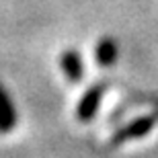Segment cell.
<instances>
[{
	"label": "cell",
	"instance_id": "obj_3",
	"mask_svg": "<svg viewBox=\"0 0 158 158\" xmlns=\"http://www.w3.org/2000/svg\"><path fill=\"white\" fill-rule=\"evenodd\" d=\"M60 68L64 72V76L70 82H78L84 76V66H82V58L76 49H64L60 56Z\"/></svg>",
	"mask_w": 158,
	"mask_h": 158
},
{
	"label": "cell",
	"instance_id": "obj_5",
	"mask_svg": "<svg viewBox=\"0 0 158 158\" xmlns=\"http://www.w3.org/2000/svg\"><path fill=\"white\" fill-rule=\"evenodd\" d=\"M117 56H119V47L115 43V39L111 37H101L97 47H94V60L97 64L107 68V66H113L117 62Z\"/></svg>",
	"mask_w": 158,
	"mask_h": 158
},
{
	"label": "cell",
	"instance_id": "obj_2",
	"mask_svg": "<svg viewBox=\"0 0 158 158\" xmlns=\"http://www.w3.org/2000/svg\"><path fill=\"white\" fill-rule=\"evenodd\" d=\"M105 90H107L105 82H97V84H93L86 93L82 94V99L78 101V107H76L78 121L88 123L90 119L94 117V113L99 111V105H101V99H103Z\"/></svg>",
	"mask_w": 158,
	"mask_h": 158
},
{
	"label": "cell",
	"instance_id": "obj_4",
	"mask_svg": "<svg viewBox=\"0 0 158 158\" xmlns=\"http://www.w3.org/2000/svg\"><path fill=\"white\" fill-rule=\"evenodd\" d=\"M17 125V109L8 90L0 82V134H8Z\"/></svg>",
	"mask_w": 158,
	"mask_h": 158
},
{
	"label": "cell",
	"instance_id": "obj_1",
	"mask_svg": "<svg viewBox=\"0 0 158 158\" xmlns=\"http://www.w3.org/2000/svg\"><path fill=\"white\" fill-rule=\"evenodd\" d=\"M156 123H158V115H142V117L129 121L125 127L117 129L115 135L111 138V144L113 146H119V144H125L129 140H140L150 129L156 127Z\"/></svg>",
	"mask_w": 158,
	"mask_h": 158
}]
</instances>
